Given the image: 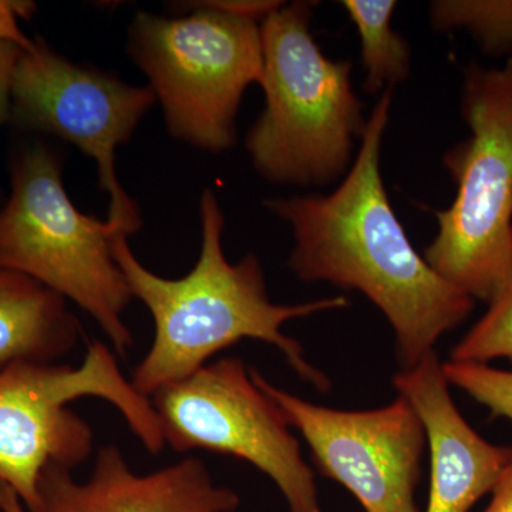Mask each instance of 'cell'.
I'll list each match as a JSON object with an SVG mask.
<instances>
[{
    "instance_id": "4",
    "label": "cell",
    "mask_w": 512,
    "mask_h": 512,
    "mask_svg": "<svg viewBox=\"0 0 512 512\" xmlns=\"http://www.w3.org/2000/svg\"><path fill=\"white\" fill-rule=\"evenodd\" d=\"M10 187L0 208V268L29 276L79 306L114 353L127 356L134 339L124 313L133 296L113 256L114 237L127 232L73 204L62 161L43 144L23 147L13 157Z\"/></svg>"
},
{
    "instance_id": "11",
    "label": "cell",
    "mask_w": 512,
    "mask_h": 512,
    "mask_svg": "<svg viewBox=\"0 0 512 512\" xmlns=\"http://www.w3.org/2000/svg\"><path fill=\"white\" fill-rule=\"evenodd\" d=\"M239 504V495L215 484L198 458L136 474L110 444L100 448L87 481L74 480L69 468L46 467L36 512H235Z\"/></svg>"
},
{
    "instance_id": "13",
    "label": "cell",
    "mask_w": 512,
    "mask_h": 512,
    "mask_svg": "<svg viewBox=\"0 0 512 512\" xmlns=\"http://www.w3.org/2000/svg\"><path fill=\"white\" fill-rule=\"evenodd\" d=\"M82 338L79 319L59 293L0 268V370L18 363H56Z\"/></svg>"
},
{
    "instance_id": "21",
    "label": "cell",
    "mask_w": 512,
    "mask_h": 512,
    "mask_svg": "<svg viewBox=\"0 0 512 512\" xmlns=\"http://www.w3.org/2000/svg\"><path fill=\"white\" fill-rule=\"evenodd\" d=\"M0 512H28L15 491L0 485Z\"/></svg>"
},
{
    "instance_id": "3",
    "label": "cell",
    "mask_w": 512,
    "mask_h": 512,
    "mask_svg": "<svg viewBox=\"0 0 512 512\" xmlns=\"http://www.w3.org/2000/svg\"><path fill=\"white\" fill-rule=\"evenodd\" d=\"M313 3H282L262 22L265 109L245 146L255 170L276 184L328 185L348 174L367 124L352 64L325 56Z\"/></svg>"
},
{
    "instance_id": "2",
    "label": "cell",
    "mask_w": 512,
    "mask_h": 512,
    "mask_svg": "<svg viewBox=\"0 0 512 512\" xmlns=\"http://www.w3.org/2000/svg\"><path fill=\"white\" fill-rule=\"evenodd\" d=\"M200 215V256L183 278H163L147 269L131 251L128 235L113 239V256L131 296L144 303L154 320L151 348L131 375L137 392L151 399L164 386L192 375L244 339L275 346L303 382L329 392L328 376L309 363L301 343L286 336L282 326L289 320L346 308L349 299L330 296L298 305L272 302L258 256L245 255L237 264L225 258V218L217 195L208 188L202 192Z\"/></svg>"
},
{
    "instance_id": "14",
    "label": "cell",
    "mask_w": 512,
    "mask_h": 512,
    "mask_svg": "<svg viewBox=\"0 0 512 512\" xmlns=\"http://www.w3.org/2000/svg\"><path fill=\"white\" fill-rule=\"evenodd\" d=\"M356 26L362 46V66L366 72L363 89L369 94L384 92L410 76L412 52L409 43L392 28L397 3L393 0H343Z\"/></svg>"
},
{
    "instance_id": "6",
    "label": "cell",
    "mask_w": 512,
    "mask_h": 512,
    "mask_svg": "<svg viewBox=\"0 0 512 512\" xmlns=\"http://www.w3.org/2000/svg\"><path fill=\"white\" fill-rule=\"evenodd\" d=\"M82 397L119 410L148 453L160 454L163 430L151 400L121 372L117 355L100 340L87 345L82 365L18 363L0 370V485L36 512L46 467L74 470L93 451L92 427L69 404Z\"/></svg>"
},
{
    "instance_id": "10",
    "label": "cell",
    "mask_w": 512,
    "mask_h": 512,
    "mask_svg": "<svg viewBox=\"0 0 512 512\" xmlns=\"http://www.w3.org/2000/svg\"><path fill=\"white\" fill-rule=\"evenodd\" d=\"M312 451L323 477L348 488L366 512H420L416 490L427 448L419 414L402 396L379 409H330L269 383L251 369Z\"/></svg>"
},
{
    "instance_id": "19",
    "label": "cell",
    "mask_w": 512,
    "mask_h": 512,
    "mask_svg": "<svg viewBox=\"0 0 512 512\" xmlns=\"http://www.w3.org/2000/svg\"><path fill=\"white\" fill-rule=\"evenodd\" d=\"M22 52L13 43L0 42V128L9 123L13 74Z\"/></svg>"
},
{
    "instance_id": "18",
    "label": "cell",
    "mask_w": 512,
    "mask_h": 512,
    "mask_svg": "<svg viewBox=\"0 0 512 512\" xmlns=\"http://www.w3.org/2000/svg\"><path fill=\"white\" fill-rule=\"evenodd\" d=\"M36 5L28 0H0V42L13 43L29 50L35 40L29 39L20 28V19H30Z\"/></svg>"
},
{
    "instance_id": "5",
    "label": "cell",
    "mask_w": 512,
    "mask_h": 512,
    "mask_svg": "<svg viewBox=\"0 0 512 512\" xmlns=\"http://www.w3.org/2000/svg\"><path fill=\"white\" fill-rule=\"evenodd\" d=\"M461 116L470 134L443 157L456 197L434 211L427 264L476 301L490 303L512 279V59L464 69Z\"/></svg>"
},
{
    "instance_id": "17",
    "label": "cell",
    "mask_w": 512,
    "mask_h": 512,
    "mask_svg": "<svg viewBox=\"0 0 512 512\" xmlns=\"http://www.w3.org/2000/svg\"><path fill=\"white\" fill-rule=\"evenodd\" d=\"M450 386L466 392L487 407L493 416L512 421V372L495 369L488 363L443 362Z\"/></svg>"
},
{
    "instance_id": "12",
    "label": "cell",
    "mask_w": 512,
    "mask_h": 512,
    "mask_svg": "<svg viewBox=\"0 0 512 512\" xmlns=\"http://www.w3.org/2000/svg\"><path fill=\"white\" fill-rule=\"evenodd\" d=\"M397 396L419 414L430 451L426 512H468L491 493L510 464L512 447L494 446L457 409L436 350L393 377Z\"/></svg>"
},
{
    "instance_id": "20",
    "label": "cell",
    "mask_w": 512,
    "mask_h": 512,
    "mask_svg": "<svg viewBox=\"0 0 512 512\" xmlns=\"http://www.w3.org/2000/svg\"><path fill=\"white\" fill-rule=\"evenodd\" d=\"M491 495V503L485 512H512V458Z\"/></svg>"
},
{
    "instance_id": "15",
    "label": "cell",
    "mask_w": 512,
    "mask_h": 512,
    "mask_svg": "<svg viewBox=\"0 0 512 512\" xmlns=\"http://www.w3.org/2000/svg\"><path fill=\"white\" fill-rule=\"evenodd\" d=\"M430 19L440 32L468 33L484 55L512 59V0H436Z\"/></svg>"
},
{
    "instance_id": "1",
    "label": "cell",
    "mask_w": 512,
    "mask_h": 512,
    "mask_svg": "<svg viewBox=\"0 0 512 512\" xmlns=\"http://www.w3.org/2000/svg\"><path fill=\"white\" fill-rule=\"evenodd\" d=\"M392 101L393 87H387L367 117L352 167L335 191L268 198L264 205L291 225L289 268L296 278L365 295L389 320L397 362L407 369L467 319L474 299L427 264L390 204L380 153Z\"/></svg>"
},
{
    "instance_id": "16",
    "label": "cell",
    "mask_w": 512,
    "mask_h": 512,
    "mask_svg": "<svg viewBox=\"0 0 512 512\" xmlns=\"http://www.w3.org/2000/svg\"><path fill=\"white\" fill-rule=\"evenodd\" d=\"M512 360V279L490 302V308L451 350L456 362Z\"/></svg>"
},
{
    "instance_id": "7",
    "label": "cell",
    "mask_w": 512,
    "mask_h": 512,
    "mask_svg": "<svg viewBox=\"0 0 512 512\" xmlns=\"http://www.w3.org/2000/svg\"><path fill=\"white\" fill-rule=\"evenodd\" d=\"M190 15L138 12L128 53L146 74L171 136L210 153L237 141L242 97L264 76L261 22L191 3Z\"/></svg>"
},
{
    "instance_id": "9",
    "label": "cell",
    "mask_w": 512,
    "mask_h": 512,
    "mask_svg": "<svg viewBox=\"0 0 512 512\" xmlns=\"http://www.w3.org/2000/svg\"><path fill=\"white\" fill-rule=\"evenodd\" d=\"M156 101L150 86L70 62L35 40L16 63L9 123L63 138L93 158L100 188L109 195L107 221L133 235L141 227L140 211L120 183L116 153Z\"/></svg>"
},
{
    "instance_id": "8",
    "label": "cell",
    "mask_w": 512,
    "mask_h": 512,
    "mask_svg": "<svg viewBox=\"0 0 512 512\" xmlns=\"http://www.w3.org/2000/svg\"><path fill=\"white\" fill-rule=\"evenodd\" d=\"M165 444L247 461L271 478L289 512H322L315 474L278 404L238 357L208 363L151 396Z\"/></svg>"
}]
</instances>
